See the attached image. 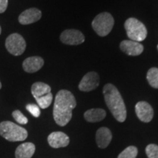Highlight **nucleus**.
Masks as SVG:
<instances>
[{
	"mask_svg": "<svg viewBox=\"0 0 158 158\" xmlns=\"http://www.w3.org/2000/svg\"><path fill=\"white\" fill-rule=\"evenodd\" d=\"M76 106V100L70 91L60 90L55 98L54 110V121L59 126L66 125L72 118L73 110Z\"/></svg>",
	"mask_w": 158,
	"mask_h": 158,
	"instance_id": "nucleus-1",
	"label": "nucleus"
},
{
	"mask_svg": "<svg viewBox=\"0 0 158 158\" xmlns=\"http://www.w3.org/2000/svg\"><path fill=\"white\" fill-rule=\"evenodd\" d=\"M103 94L106 103L114 118L119 122L125 121L127 118V110L117 88L111 84L105 85Z\"/></svg>",
	"mask_w": 158,
	"mask_h": 158,
	"instance_id": "nucleus-2",
	"label": "nucleus"
},
{
	"mask_svg": "<svg viewBox=\"0 0 158 158\" xmlns=\"http://www.w3.org/2000/svg\"><path fill=\"white\" fill-rule=\"evenodd\" d=\"M0 135L9 141H22L28 136L27 130L12 122L5 121L0 123Z\"/></svg>",
	"mask_w": 158,
	"mask_h": 158,
	"instance_id": "nucleus-3",
	"label": "nucleus"
},
{
	"mask_svg": "<svg viewBox=\"0 0 158 158\" xmlns=\"http://www.w3.org/2000/svg\"><path fill=\"white\" fill-rule=\"evenodd\" d=\"M124 28L130 40L141 42L147 36V29L143 23L135 18H130L124 23Z\"/></svg>",
	"mask_w": 158,
	"mask_h": 158,
	"instance_id": "nucleus-4",
	"label": "nucleus"
},
{
	"mask_svg": "<svg viewBox=\"0 0 158 158\" xmlns=\"http://www.w3.org/2000/svg\"><path fill=\"white\" fill-rule=\"evenodd\" d=\"M114 24V18L109 13H100L94 18L92 23V28L99 36L108 35L113 29Z\"/></svg>",
	"mask_w": 158,
	"mask_h": 158,
	"instance_id": "nucleus-5",
	"label": "nucleus"
},
{
	"mask_svg": "<svg viewBox=\"0 0 158 158\" xmlns=\"http://www.w3.org/2000/svg\"><path fill=\"white\" fill-rule=\"evenodd\" d=\"M26 46L25 40L21 35L14 33L9 35L5 41V47L10 54L13 56H20L24 52Z\"/></svg>",
	"mask_w": 158,
	"mask_h": 158,
	"instance_id": "nucleus-6",
	"label": "nucleus"
},
{
	"mask_svg": "<svg viewBox=\"0 0 158 158\" xmlns=\"http://www.w3.org/2000/svg\"><path fill=\"white\" fill-rule=\"evenodd\" d=\"M60 40L66 45H76L84 43L85 37L81 31L76 29H67L61 34Z\"/></svg>",
	"mask_w": 158,
	"mask_h": 158,
	"instance_id": "nucleus-7",
	"label": "nucleus"
},
{
	"mask_svg": "<svg viewBox=\"0 0 158 158\" xmlns=\"http://www.w3.org/2000/svg\"><path fill=\"white\" fill-rule=\"evenodd\" d=\"M100 84V77L95 72H89L83 77L78 88L82 92H90L95 89Z\"/></svg>",
	"mask_w": 158,
	"mask_h": 158,
	"instance_id": "nucleus-8",
	"label": "nucleus"
},
{
	"mask_svg": "<svg viewBox=\"0 0 158 158\" xmlns=\"http://www.w3.org/2000/svg\"><path fill=\"white\" fill-rule=\"evenodd\" d=\"M136 115L143 122H149L152 119L154 116L153 108L147 102H138L135 105Z\"/></svg>",
	"mask_w": 158,
	"mask_h": 158,
	"instance_id": "nucleus-9",
	"label": "nucleus"
},
{
	"mask_svg": "<svg viewBox=\"0 0 158 158\" xmlns=\"http://www.w3.org/2000/svg\"><path fill=\"white\" fill-rule=\"evenodd\" d=\"M42 17V13L37 8L26 10L19 17V21L21 24L27 25L37 22Z\"/></svg>",
	"mask_w": 158,
	"mask_h": 158,
	"instance_id": "nucleus-10",
	"label": "nucleus"
},
{
	"mask_svg": "<svg viewBox=\"0 0 158 158\" xmlns=\"http://www.w3.org/2000/svg\"><path fill=\"white\" fill-rule=\"evenodd\" d=\"M48 142L51 147L57 149L68 146L70 143V138L62 132H54L48 135Z\"/></svg>",
	"mask_w": 158,
	"mask_h": 158,
	"instance_id": "nucleus-11",
	"label": "nucleus"
},
{
	"mask_svg": "<svg viewBox=\"0 0 158 158\" xmlns=\"http://www.w3.org/2000/svg\"><path fill=\"white\" fill-rule=\"evenodd\" d=\"M120 48L129 56H138L143 52V46L140 43L133 40H123L120 43Z\"/></svg>",
	"mask_w": 158,
	"mask_h": 158,
	"instance_id": "nucleus-12",
	"label": "nucleus"
},
{
	"mask_svg": "<svg viewBox=\"0 0 158 158\" xmlns=\"http://www.w3.org/2000/svg\"><path fill=\"white\" fill-rule=\"evenodd\" d=\"M44 60L40 56H31L26 59L23 62V68L29 73L37 72L43 68Z\"/></svg>",
	"mask_w": 158,
	"mask_h": 158,
	"instance_id": "nucleus-13",
	"label": "nucleus"
},
{
	"mask_svg": "<svg viewBox=\"0 0 158 158\" xmlns=\"http://www.w3.org/2000/svg\"><path fill=\"white\" fill-rule=\"evenodd\" d=\"M112 139L110 130L107 127H100L96 133V142L98 147L105 149L109 145Z\"/></svg>",
	"mask_w": 158,
	"mask_h": 158,
	"instance_id": "nucleus-14",
	"label": "nucleus"
},
{
	"mask_svg": "<svg viewBox=\"0 0 158 158\" xmlns=\"http://www.w3.org/2000/svg\"><path fill=\"white\" fill-rule=\"evenodd\" d=\"M35 152V146L32 143H23L15 150V158H31Z\"/></svg>",
	"mask_w": 158,
	"mask_h": 158,
	"instance_id": "nucleus-15",
	"label": "nucleus"
},
{
	"mask_svg": "<svg viewBox=\"0 0 158 158\" xmlns=\"http://www.w3.org/2000/svg\"><path fill=\"white\" fill-rule=\"evenodd\" d=\"M106 116V110L101 108H92L85 112L84 118L89 122H98L104 119Z\"/></svg>",
	"mask_w": 158,
	"mask_h": 158,
	"instance_id": "nucleus-16",
	"label": "nucleus"
},
{
	"mask_svg": "<svg viewBox=\"0 0 158 158\" xmlns=\"http://www.w3.org/2000/svg\"><path fill=\"white\" fill-rule=\"evenodd\" d=\"M31 94L35 100L37 98H42V97L50 93L51 88L48 84L43 82H36L31 86Z\"/></svg>",
	"mask_w": 158,
	"mask_h": 158,
	"instance_id": "nucleus-17",
	"label": "nucleus"
},
{
	"mask_svg": "<svg viewBox=\"0 0 158 158\" xmlns=\"http://www.w3.org/2000/svg\"><path fill=\"white\" fill-rule=\"evenodd\" d=\"M147 78L150 86L153 88L158 89V68H152L149 69L147 73Z\"/></svg>",
	"mask_w": 158,
	"mask_h": 158,
	"instance_id": "nucleus-18",
	"label": "nucleus"
},
{
	"mask_svg": "<svg viewBox=\"0 0 158 158\" xmlns=\"http://www.w3.org/2000/svg\"><path fill=\"white\" fill-rule=\"evenodd\" d=\"M138 155V149L133 146H130L123 150L117 158H135Z\"/></svg>",
	"mask_w": 158,
	"mask_h": 158,
	"instance_id": "nucleus-19",
	"label": "nucleus"
},
{
	"mask_svg": "<svg viewBox=\"0 0 158 158\" xmlns=\"http://www.w3.org/2000/svg\"><path fill=\"white\" fill-rule=\"evenodd\" d=\"M53 100V94H51V92L48 93L46 95L42 97V98H40L36 99V101L38 104L39 107L45 109L50 106Z\"/></svg>",
	"mask_w": 158,
	"mask_h": 158,
	"instance_id": "nucleus-20",
	"label": "nucleus"
},
{
	"mask_svg": "<svg viewBox=\"0 0 158 158\" xmlns=\"http://www.w3.org/2000/svg\"><path fill=\"white\" fill-rule=\"evenodd\" d=\"M146 153L148 158H158V146L149 144L146 148Z\"/></svg>",
	"mask_w": 158,
	"mask_h": 158,
	"instance_id": "nucleus-21",
	"label": "nucleus"
},
{
	"mask_svg": "<svg viewBox=\"0 0 158 158\" xmlns=\"http://www.w3.org/2000/svg\"><path fill=\"white\" fill-rule=\"evenodd\" d=\"M14 119L18 123L21 124H26L28 122V118L23 115V114L19 110H15L12 114Z\"/></svg>",
	"mask_w": 158,
	"mask_h": 158,
	"instance_id": "nucleus-22",
	"label": "nucleus"
},
{
	"mask_svg": "<svg viewBox=\"0 0 158 158\" xmlns=\"http://www.w3.org/2000/svg\"><path fill=\"white\" fill-rule=\"evenodd\" d=\"M26 108L35 117H39L40 115V110L39 106L37 105L28 104L26 106Z\"/></svg>",
	"mask_w": 158,
	"mask_h": 158,
	"instance_id": "nucleus-23",
	"label": "nucleus"
},
{
	"mask_svg": "<svg viewBox=\"0 0 158 158\" xmlns=\"http://www.w3.org/2000/svg\"><path fill=\"white\" fill-rule=\"evenodd\" d=\"M8 0H0V13H3L7 10Z\"/></svg>",
	"mask_w": 158,
	"mask_h": 158,
	"instance_id": "nucleus-24",
	"label": "nucleus"
},
{
	"mask_svg": "<svg viewBox=\"0 0 158 158\" xmlns=\"http://www.w3.org/2000/svg\"><path fill=\"white\" fill-rule=\"evenodd\" d=\"M1 32H2V29H1V27H0V35H1Z\"/></svg>",
	"mask_w": 158,
	"mask_h": 158,
	"instance_id": "nucleus-25",
	"label": "nucleus"
},
{
	"mask_svg": "<svg viewBox=\"0 0 158 158\" xmlns=\"http://www.w3.org/2000/svg\"><path fill=\"white\" fill-rule=\"evenodd\" d=\"M1 88H2V84L1 82H0V89H1Z\"/></svg>",
	"mask_w": 158,
	"mask_h": 158,
	"instance_id": "nucleus-26",
	"label": "nucleus"
},
{
	"mask_svg": "<svg viewBox=\"0 0 158 158\" xmlns=\"http://www.w3.org/2000/svg\"><path fill=\"white\" fill-rule=\"evenodd\" d=\"M157 49H158V45H157Z\"/></svg>",
	"mask_w": 158,
	"mask_h": 158,
	"instance_id": "nucleus-27",
	"label": "nucleus"
}]
</instances>
